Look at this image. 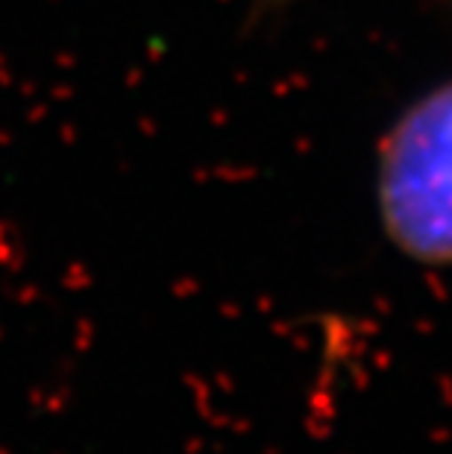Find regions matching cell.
<instances>
[{
	"label": "cell",
	"mask_w": 452,
	"mask_h": 454,
	"mask_svg": "<svg viewBox=\"0 0 452 454\" xmlns=\"http://www.w3.org/2000/svg\"><path fill=\"white\" fill-rule=\"evenodd\" d=\"M373 200L388 244L452 267V76L420 91L379 138Z\"/></svg>",
	"instance_id": "6da1fadb"
}]
</instances>
